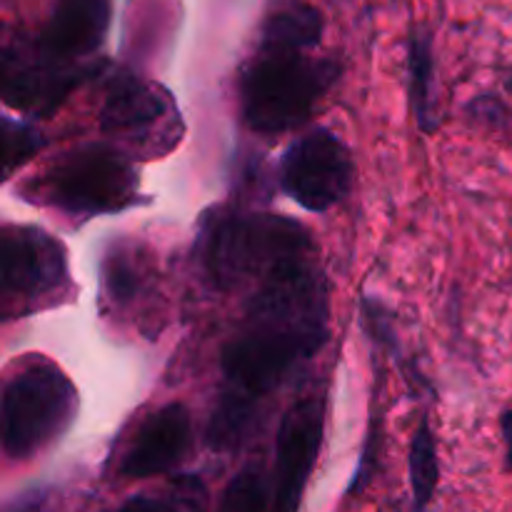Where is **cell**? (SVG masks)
<instances>
[{"mask_svg": "<svg viewBox=\"0 0 512 512\" xmlns=\"http://www.w3.org/2000/svg\"><path fill=\"white\" fill-rule=\"evenodd\" d=\"M328 335V290L315 265L265 285L223 348V393L208 428L210 448H233L268 398Z\"/></svg>", "mask_w": 512, "mask_h": 512, "instance_id": "obj_1", "label": "cell"}, {"mask_svg": "<svg viewBox=\"0 0 512 512\" xmlns=\"http://www.w3.org/2000/svg\"><path fill=\"white\" fill-rule=\"evenodd\" d=\"M200 255L218 288H255L313 265V240L295 220L268 213H223L205 228Z\"/></svg>", "mask_w": 512, "mask_h": 512, "instance_id": "obj_2", "label": "cell"}, {"mask_svg": "<svg viewBox=\"0 0 512 512\" xmlns=\"http://www.w3.org/2000/svg\"><path fill=\"white\" fill-rule=\"evenodd\" d=\"M338 75L335 60L310 58L308 50L258 45L240 80L245 120L258 133L298 128Z\"/></svg>", "mask_w": 512, "mask_h": 512, "instance_id": "obj_3", "label": "cell"}, {"mask_svg": "<svg viewBox=\"0 0 512 512\" xmlns=\"http://www.w3.org/2000/svg\"><path fill=\"white\" fill-rule=\"evenodd\" d=\"M25 193L73 218L120 213L138 203V175L130 160L110 145H83L60 155L35 175Z\"/></svg>", "mask_w": 512, "mask_h": 512, "instance_id": "obj_4", "label": "cell"}, {"mask_svg": "<svg viewBox=\"0 0 512 512\" xmlns=\"http://www.w3.org/2000/svg\"><path fill=\"white\" fill-rule=\"evenodd\" d=\"M78 393L48 358H30L3 388V450L13 460L33 458L73 423Z\"/></svg>", "mask_w": 512, "mask_h": 512, "instance_id": "obj_5", "label": "cell"}, {"mask_svg": "<svg viewBox=\"0 0 512 512\" xmlns=\"http://www.w3.org/2000/svg\"><path fill=\"white\" fill-rule=\"evenodd\" d=\"M70 293L68 255L63 243L33 225L3 228V318H23L58 305Z\"/></svg>", "mask_w": 512, "mask_h": 512, "instance_id": "obj_6", "label": "cell"}, {"mask_svg": "<svg viewBox=\"0 0 512 512\" xmlns=\"http://www.w3.org/2000/svg\"><path fill=\"white\" fill-rule=\"evenodd\" d=\"M100 128L148 155L168 153L183 135L180 113L168 90L128 73L110 80L100 108Z\"/></svg>", "mask_w": 512, "mask_h": 512, "instance_id": "obj_7", "label": "cell"}, {"mask_svg": "<svg viewBox=\"0 0 512 512\" xmlns=\"http://www.w3.org/2000/svg\"><path fill=\"white\" fill-rule=\"evenodd\" d=\"M283 190L310 213H325L348 195L353 160L343 140L328 128H315L290 145L280 165Z\"/></svg>", "mask_w": 512, "mask_h": 512, "instance_id": "obj_8", "label": "cell"}, {"mask_svg": "<svg viewBox=\"0 0 512 512\" xmlns=\"http://www.w3.org/2000/svg\"><path fill=\"white\" fill-rule=\"evenodd\" d=\"M323 400H298L285 413L278 430V463H275L273 512H298L305 485L323 445Z\"/></svg>", "mask_w": 512, "mask_h": 512, "instance_id": "obj_9", "label": "cell"}, {"mask_svg": "<svg viewBox=\"0 0 512 512\" xmlns=\"http://www.w3.org/2000/svg\"><path fill=\"white\" fill-rule=\"evenodd\" d=\"M193 445V423L185 405L170 403L140 425L125 453L120 473L125 478H153L178 468Z\"/></svg>", "mask_w": 512, "mask_h": 512, "instance_id": "obj_10", "label": "cell"}, {"mask_svg": "<svg viewBox=\"0 0 512 512\" xmlns=\"http://www.w3.org/2000/svg\"><path fill=\"white\" fill-rule=\"evenodd\" d=\"M78 73L63 60L50 58L38 45L8 48L3 58V95L23 110H50L63 100Z\"/></svg>", "mask_w": 512, "mask_h": 512, "instance_id": "obj_11", "label": "cell"}, {"mask_svg": "<svg viewBox=\"0 0 512 512\" xmlns=\"http://www.w3.org/2000/svg\"><path fill=\"white\" fill-rule=\"evenodd\" d=\"M108 25V0H55L35 45L50 58L70 63L93 55L103 45Z\"/></svg>", "mask_w": 512, "mask_h": 512, "instance_id": "obj_12", "label": "cell"}, {"mask_svg": "<svg viewBox=\"0 0 512 512\" xmlns=\"http://www.w3.org/2000/svg\"><path fill=\"white\" fill-rule=\"evenodd\" d=\"M325 20L308 0H280L263 20L260 43L265 48L313 50L323 40Z\"/></svg>", "mask_w": 512, "mask_h": 512, "instance_id": "obj_13", "label": "cell"}, {"mask_svg": "<svg viewBox=\"0 0 512 512\" xmlns=\"http://www.w3.org/2000/svg\"><path fill=\"white\" fill-rule=\"evenodd\" d=\"M150 263L143 255V248L135 243H115L103 258V288L105 295L118 308H128L140 295H145L150 285Z\"/></svg>", "mask_w": 512, "mask_h": 512, "instance_id": "obj_14", "label": "cell"}, {"mask_svg": "<svg viewBox=\"0 0 512 512\" xmlns=\"http://www.w3.org/2000/svg\"><path fill=\"white\" fill-rule=\"evenodd\" d=\"M410 63V95H413L415 118L423 133H433L438 128V110H435V63L433 40L425 30H415L408 50Z\"/></svg>", "mask_w": 512, "mask_h": 512, "instance_id": "obj_15", "label": "cell"}, {"mask_svg": "<svg viewBox=\"0 0 512 512\" xmlns=\"http://www.w3.org/2000/svg\"><path fill=\"white\" fill-rule=\"evenodd\" d=\"M438 478V450H435V438L428 418H423L415 430L413 445H410V485H413L415 510L418 512H423L433 500Z\"/></svg>", "mask_w": 512, "mask_h": 512, "instance_id": "obj_16", "label": "cell"}, {"mask_svg": "<svg viewBox=\"0 0 512 512\" xmlns=\"http://www.w3.org/2000/svg\"><path fill=\"white\" fill-rule=\"evenodd\" d=\"M218 512H273V490L260 465L240 470L223 490Z\"/></svg>", "mask_w": 512, "mask_h": 512, "instance_id": "obj_17", "label": "cell"}, {"mask_svg": "<svg viewBox=\"0 0 512 512\" xmlns=\"http://www.w3.org/2000/svg\"><path fill=\"white\" fill-rule=\"evenodd\" d=\"M45 145L43 135L33 130L30 125L15 123L13 118H3V175L10 178L15 168L33 158Z\"/></svg>", "mask_w": 512, "mask_h": 512, "instance_id": "obj_18", "label": "cell"}, {"mask_svg": "<svg viewBox=\"0 0 512 512\" xmlns=\"http://www.w3.org/2000/svg\"><path fill=\"white\" fill-rule=\"evenodd\" d=\"M168 512H205V488L198 478L185 475L170 485L165 495Z\"/></svg>", "mask_w": 512, "mask_h": 512, "instance_id": "obj_19", "label": "cell"}, {"mask_svg": "<svg viewBox=\"0 0 512 512\" xmlns=\"http://www.w3.org/2000/svg\"><path fill=\"white\" fill-rule=\"evenodd\" d=\"M470 113H473V118H478L480 123L493 125V128L500 130H503L512 118V113L505 108L503 100L493 98V95H483V98L475 100V103L470 105Z\"/></svg>", "mask_w": 512, "mask_h": 512, "instance_id": "obj_20", "label": "cell"}, {"mask_svg": "<svg viewBox=\"0 0 512 512\" xmlns=\"http://www.w3.org/2000/svg\"><path fill=\"white\" fill-rule=\"evenodd\" d=\"M120 512H168L165 498H148V495H135L120 508Z\"/></svg>", "mask_w": 512, "mask_h": 512, "instance_id": "obj_21", "label": "cell"}, {"mask_svg": "<svg viewBox=\"0 0 512 512\" xmlns=\"http://www.w3.org/2000/svg\"><path fill=\"white\" fill-rule=\"evenodd\" d=\"M500 430H503V438H505V465L508 470H512V410L503 415L500 420Z\"/></svg>", "mask_w": 512, "mask_h": 512, "instance_id": "obj_22", "label": "cell"}, {"mask_svg": "<svg viewBox=\"0 0 512 512\" xmlns=\"http://www.w3.org/2000/svg\"><path fill=\"white\" fill-rule=\"evenodd\" d=\"M508 90L512 93V73H510V78H508Z\"/></svg>", "mask_w": 512, "mask_h": 512, "instance_id": "obj_23", "label": "cell"}]
</instances>
